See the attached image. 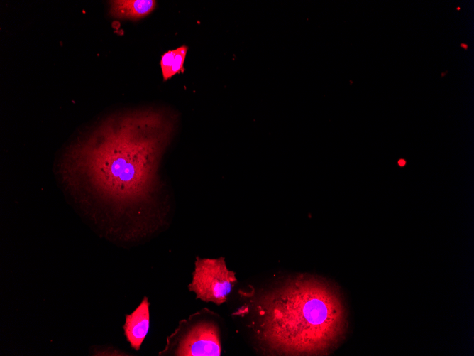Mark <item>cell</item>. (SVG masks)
Returning a JSON list of instances; mask_svg holds the SVG:
<instances>
[{
  "instance_id": "6da1fadb",
  "label": "cell",
  "mask_w": 474,
  "mask_h": 356,
  "mask_svg": "<svg viewBox=\"0 0 474 356\" xmlns=\"http://www.w3.org/2000/svg\"><path fill=\"white\" fill-rule=\"evenodd\" d=\"M175 113L140 109L108 118L70 156L107 173V195L123 211L140 213L153 198L169 201L170 189L159 172L162 155L177 127Z\"/></svg>"
},
{
  "instance_id": "7a4b0ae2",
  "label": "cell",
  "mask_w": 474,
  "mask_h": 356,
  "mask_svg": "<svg viewBox=\"0 0 474 356\" xmlns=\"http://www.w3.org/2000/svg\"><path fill=\"white\" fill-rule=\"evenodd\" d=\"M255 331L260 347L277 355H329L345 340L348 310L339 287L300 274L255 297Z\"/></svg>"
},
{
  "instance_id": "3957f363",
  "label": "cell",
  "mask_w": 474,
  "mask_h": 356,
  "mask_svg": "<svg viewBox=\"0 0 474 356\" xmlns=\"http://www.w3.org/2000/svg\"><path fill=\"white\" fill-rule=\"evenodd\" d=\"M236 281L235 273L228 269L224 257H197L192 280L188 287L197 298L221 305L226 302Z\"/></svg>"
},
{
  "instance_id": "277c9868",
  "label": "cell",
  "mask_w": 474,
  "mask_h": 356,
  "mask_svg": "<svg viewBox=\"0 0 474 356\" xmlns=\"http://www.w3.org/2000/svg\"><path fill=\"white\" fill-rule=\"evenodd\" d=\"M221 353L219 328L214 322L201 321L189 327L178 340L175 355L219 356Z\"/></svg>"
},
{
  "instance_id": "5b68a950",
  "label": "cell",
  "mask_w": 474,
  "mask_h": 356,
  "mask_svg": "<svg viewBox=\"0 0 474 356\" xmlns=\"http://www.w3.org/2000/svg\"><path fill=\"white\" fill-rule=\"evenodd\" d=\"M150 326L149 302L145 297L133 313L126 316L123 328L131 346L138 350L145 338Z\"/></svg>"
},
{
  "instance_id": "8992f818",
  "label": "cell",
  "mask_w": 474,
  "mask_h": 356,
  "mask_svg": "<svg viewBox=\"0 0 474 356\" xmlns=\"http://www.w3.org/2000/svg\"><path fill=\"white\" fill-rule=\"evenodd\" d=\"M109 14L119 19L138 20L149 15L156 6L155 0H113Z\"/></svg>"
},
{
  "instance_id": "52a82bcc",
  "label": "cell",
  "mask_w": 474,
  "mask_h": 356,
  "mask_svg": "<svg viewBox=\"0 0 474 356\" xmlns=\"http://www.w3.org/2000/svg\"><path fill=\"white\" fill-rule=\"evenodd\" d=\"M188 48L187 45H181L175 49L173 65L171 70V76L183 72L184 70V63L187 55Z\"/></svg>"
},
{
  "instance_id": "ba28073f",
  "label": "cell",
  "mask_w": 474,
  "mask_h": 356,
  "mask_svg": "<svg viewBox=\"0 0 474 356\" xmlns=\"http://www.w3.org/2000/svg\"><path fill=\"white\" fill-rule=\"evenodd\" d=\"M175 55V49L170 50L165 52L161 57L160 64L162 77L165 81L172 77L171 70L173 65Z\"/></svg>"
},
{
  "instance_id": "9c48e42d",
  "label": "cell",
  "mask_w": 474,
  "mask_h": 356,
  "mask_svg": "<svg viewBox=\"0 0 474 356\" xmlns=\"http://www.w3.org/2000/svg\"><path fill=\"white\" fill-rule=\"evenodd\" d=\"M405 163H406V162H405V161H404V159H400V160L398 161V164H399V166H404L405 165Z\"/></svg>"
},
{
  "instance_id": "30bf717a",
  "label": "cell",
  "mask_w": 474,
  "mask_h": 356,
  "mask_svg": "<svg viewBox=\"0 0 474 356\" xmlns=\"http://www.w3.org/2000/svg\"><path fill=\"white\" fill-rule=\"evenodd\" d=\"M461 46L463 47V48H465V49H467V48H468V45H467L466 44H463V43H462V44H461Z\"/></svg>"
}]
</instances>
